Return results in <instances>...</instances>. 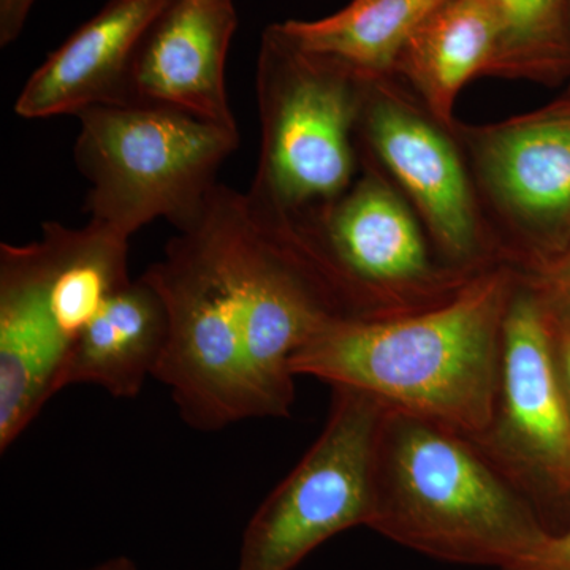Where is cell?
I'll list each match as a JSON object with an SVG mask.
<instances>
[{
    "instance_id": "obj_6",
    "label": "cell",
    "mask_w": 570,
    "mask_h": 570,
    "mask_svg": "<svg viewBox=\"0 0 570 570\" xmlns=\"http://www.w3.org/2000/svg\"><path fill=\"white\" fill-rule=\"evenodd\" d=\"M356 78L299 47L281 22L265 29L257 61L262 146L250 194L292 214L343 195L354 167Z\"/></svg>"
},
{
    "instance_id": "obj_1",
    "label": "cell",
    "mask_w": 570,
    "mask_h": 570,
    "mask_svg": "<svg viewBox=\"0 0 570 570\" xmlns=\"http://www.w3.org/2000/svg\"><path fill=\"white\" fill-rule=\"evenodd\" d=\"M141 277L168 316L154 379L184 422L205 433L291 417L292 360L325 326L351 317L295 214L223 183Z\"/></svg>"
},
{
    "instance_id": "obj_15",
    "label": "cell",
    "mask_w": 570,
    "mask_h": 570,
    "mask_svg": "<svg viewBox=\"0 0 570 570\" xmlns=\"http://www.w3.org/2000/svg\"><path fill=\"white\" fill-rule=\"evenodd\" d=\"M498 41L493 0H445L409 39L395 69L417 86L438 119L450 122L461 88L490 71Z\"/></svg>"
},
{
    "instance_id": "obj_17",
    "label": "cell",
    "mask_w": 570,
    "mask_h": 570,
    "mask_svg": "<svg viewBox=\"0 0 570 570\" xmlns=\"http://www.w3.org/2000/svg\"><path fill=\"white\" fill-rule=\"evenodd\" d=\"M499 41L491 73L557 77L570 69V0H493Z\"/></svg>"
},
{
    "instance_id": "obj_19",
    "label": "cell",
    "mask_w": 570,
    "mask_h": 570,
    "mask_svg": "<svg viewBox=\"0 0 570 570\" xmlns=\"http://www.w3.org/2000/svg\"><path fill=\"white\" fill-rule=\"evenodd\" d=\"M546 295L549 303L551 343L562 389L570 407V309Z\"/></svg>"
},
{
    "instance_id": "obj_20",
    "label": "cell",
    "mask_w": 570,
    "mask_h": 570,
    "mask_svg": "<svg viewBox=\"0 0 570 570\" xmlns=\"http://www.w3.org/2000/svg\"><path fill=\"white\" fill-rule=\"evenodd\" d=\"M37 0H0V47L20 39Z\"/></svg>"
},
{
    "instance_id": "obj_11",
    "label": "cell",
    "mask_w": 570,
    "mask_h": 570,
    "mask_svg": "<svg viewBox=\"0 0 570 570\" xmlns=\"http://www.w3.org/2000/svg\"><path fill=\"white\" fill-rule=\"evenodd\" d=\"M167 0H108L32 71L14 102L22 119L130 104L142 39Z\"/></svg>"
},
{
    "instance_id": "obj_3",
    "label": "cell",
    "mask_w": 570,
    "mask_h": 570,
    "mask_svg": "<svg viewBox=\"0 0 570 570\" xmlns=\"http://www.w3.org/2000/svg\"><path fill=\"white\" fill-rule=\"evenodd\" d=\"M367 528L434 560L499 570L549 532L471 438L392 407L379 430Z\"/></svg>"
},
{
    "instance_id": "obj_18",
    "label": "cell",
    "mask_w": 570,
    "mask_h": 570,
    "mask_svg": "<svg viewBox=\"0 0 570 570\" xmlns=\"http://www.w3.org/2000/svg\"><path fill=\"white\" fill-rule=\"evenodd\" d=\"M502 570H570V515L560 531L547 532L530 553Z\"/></svg>"
},
{
    "instance_id": "obj_9",
    "label": "cell",
    "mask_w": 570,
    "mask_h": 570,
    "mask_svg": "<svg viewBox=\"0 0 570 570\" xmlns=\"http://www.w3.org/2000/svg\"><path fill=\"white\" fill-rule=\"evenodd\" d=\"M307 246L351 317L400 316L425 309L415 299L438 285L425 243L407 209L376 179L337 198Z\"/></svg>"
},
{
    "instance_id": "obj_5",
    "label": "cell",
    "mask_w": 570,
    "mask_h": 570,
    "mask_svg": "<svg viewBox=\"0 0 570 570\" xmlns=\"http://www.w3.org/2000/svg\"><path fill=\"white\" fill-rule=\"evenodd\" d=\"M73 159L89 220L130 239L156 219L184 230L219 184L239 132L174 108L102 105L78 112Z\"/></svg>"
},
{
    "instance_id": "obj_7",
    "label": "cell",
    "mask_w": 570,
    "mask_h": 570,
    "mask_svg": "<svg viewBox=\"0 0 570 570\" xmlns=\"http://www.w3.org/2000/svg\"><path fill=\"white\" fill-rule=\"evenodd\" d=\"M385 411L365 392L333 387L324 430L254 513L235 570H294L333 535L370 524Z\"/></svg>"
},
{
    "instance_id": "obj_16",
    "label": "cell",
    "mask_w": 570,
    "mask_h": 570,
    "mask_svg": "<svg viewBox=\"0 0 570 570\" xmlns=\"http://www.w3.org/2000/svg\"><path fill=\"white\" fill-rule=\"evenodd\" d=\"M445 0H352L316 21L288 20L281 28L314 55L343 63L358 78L395 69L423 21Z\"/></svg>"
},
{
    "instance_id": "obj_21",
    "label": "cell",
    "mask_w": 570,
    "mask_h": 570,
    "mask_svg": "<svg viewBox=\"0 0 570 570\" xmlns=\"http://www.w3.org/2000/svg\"><path fill=\"white\" fill-rule=\"evenodd\" d=\"M547 291L551 299L570 309V272L562 273L560 279L554 281Z\"/></svg>"
},
{
    "instance_id": "obj_8",
    "label": "cell",
    "mask_w": 570,
    "mask_h": 570,
    "mask_svg": "<svg viewBox=\"0 0 570 570\" xmlns=\"http://www.w3.org/2000/svg\"><path fill=\"white\" fill-rule=\"evenodd\" d=\"M538 510L550 531L570 515V407L551 343L549 303L538 287L517 285L502 333L493 417L471 438Z\"/></svg>"
},
{
    "instance_id": "obj_14",
    "label": "cell",
    "mask_w": 570,
    "mask_h": 570,
    "mask_svg": "<svg viewBox=\"0 0 570 570\" xmlns=\"http://www.w3.org/2000/svg\"><path fill=\"white\" fill-rule=\"evenodd\" d=\"M501 197L540 224L570 219V102L502 127L485 146Z\"/></svg>"
},
{
    "instance_id": "obj_13",
    "label": "cell",
    "mask_w": 570,
    "mask_h": 570,
    "mask_svg": "<svg viewBox=\"0 0 570 570\" xmlns=\"http://www.w3.org/2000/svg\"><path fill=\"white\" fill-rule=\"evenodd\" d=\"M168 316L160 295L142 277L107 299L67 360L61 392L97 385L118 400L140 395L167 346Z\"/></svg>"
},
{
    "instance_id": "obj_2",
    "label": "cell",
    "mask_w": 570,
    "mask_h": 570,
    "mask_svg": "<svg viewBox=\"0 0 570 570\" xmlns=\"http://www.w3.org/2000/svg\"><path fill=\"white\" fill-rule=\"evenodd\" d=\"M517 285L509 269L499 268L425 309L337 318L294 356L292 371L479 436L493 417Z\"/></svg>"
},
{
    "instance_id": "obj_10",
    "label": "cell",
    "mask_w": 570,
    "mask_h": 570,
    "mask_svg": "<svg viewBox=\"0 0 570 570\" xmlns=\"http://www.w3.org/2000/svg\"><path fill=\"white\" fill-rule=\"evenodd\" d=\"M236 29L235 0H167L138 50L130 104L174 108L238 130L225 81Z\"/></svg>"
},
{
    "instance_id": "obj_12",
    "label": "cell",
    "mask_w": 570,
    "mask_h": 570,
    "mask_svg": "<svg viewBox=\"0 0 570 570\" xmlns=\"http://www.w3.org/2000/svg\"><path fill=\"white\" fill-rule=\"evenodd\" d=\"M367 137L417 200L442 249L466 261L478 249V227L466 175L449 141L397 105L379 100L367 111Z\"/></svg>"
},
{
    "instance_id": "obj_4",
    "label": "cell",
    "mask_w": 570,
    "mask_h": 570,
    "mask_svg": "<svg viewBox=\"0 0 570 570\" xmlns=\"http://www.w3.org/2000/svg\"><path fill=\"white\" fill-rule=\"evenodd\" d=\"M129 239L88 220L41 225L0 245V450L61 392L67 360L107 299L130 283Z\"/></svg>"
},
{
    "instance_id": "obj_22",
    "label": "cell",
    "mask_w": 570,
    "mask_h": 570,
    "mask_svg": "<svg viewBox=\"0 0 570 570\" xmlns=\"http://www.w3.org/2000/svg\"><path fill=\"white\" fill-rule=\"evenodd\" d=\"M81 570H138V568L130 558L115 557L100 562V564L92 566V568Z\"/></svg>"
}]
</instances>
